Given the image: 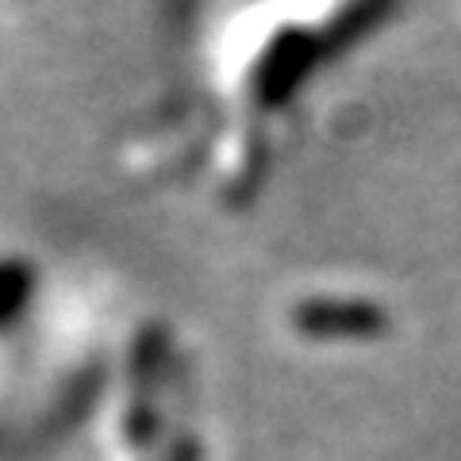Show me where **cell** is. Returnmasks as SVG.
<instances>
[{
  "mask_svg": "<svg viewBox=\"0 0 461 461\" xmlns=\"http://www.w3.org/2000/svg\"><path fill=\"white\" fill-rule=\"evenodd\" d=\"M335 320V304H304V312H300V320ZM373 323V312H366V308H346V312H339V323Z\"/></svg>",
  "mask_w": 461,
  "mask_h": 461,
  "instance_id": "cell-1",
  "label": "cell"
}]
</instances>
